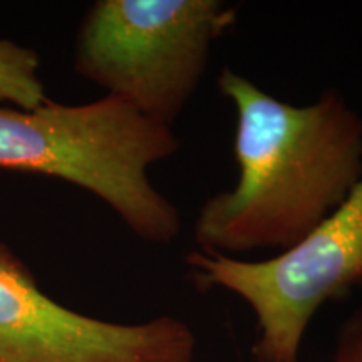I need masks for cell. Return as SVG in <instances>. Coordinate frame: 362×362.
Here are the masks:
<instances>
[{"mask_svg":"<svg viewBox=\"0 0 362 362\" xmlns=\"http://www.w3.org/2000/svg\"><path fill=\"white\" fill-rule=\"evenodd\" d=\"M193 362H194V361H193Z\"/></svg>","mask_w":362,"mask_h":362,"instance_id":"obj_8","label":"cell"},{"mask_svg":"<svg viewBox=\"0 0 362 362\" xmlns=\"http://www.w3.org/2000/svg\"><path fill=\"white\" fill-rule=\"evenodd\" d=\"M197 336L175 315L116 324L45 296L0 243V362H193Z\"/></svg>","mask_w":362,"mask_h":362,"instance_id":"obj_5","label":"cell"},{"mask_svg":"<svg viewBox=\"0 0 362 362\" xmlns=\"http://www.w3.org/2000/svg\"><path fill=\"white\" fill-rule=\"evenodd\" d=\"M334 362H362V307L339 329Z\"/></svg>","mask_w":362,"mask_h":362,"instance_id":"obj_7","label":"cell"},{"mask_svg":"<svg viewBox=\"0 0 362 362\" xmlns=\"http://www.w3.org/2000/svg\"><path fill=\"white\" fill-rule=\"evenodd\" d=\"M200 291L220 287L245 300L257 317L255 362H300L312 317L362 284V178L309 235L267 260L248 262L202 250L185 257Z\"/></svg>","mask_w":362,"mask_h":362,"instance_id":"obj_4","label":"cell"},{"mask_svg":"<svg viewBox=\"0 0 362 362\" xmlns=\"http://www.w3.org/2000/svg\"><path fill=\"white\" fill-rule=\"evenodd\" d=\"M39 69L37 52L0 39V103H12L17 110H35L51 101Z\"/></svg>","mask_w":362,"mask_h":362,"instance_id":"obj_6","label":"cell"},{"mask_svg":"<svg viewBox=\"0 0 362 362\" xmlns=\"http://www.w3.org/2000/svg\"><path fill=\"white\" fill-rule=\"evenodd\" d=\"M216 86L237 112L238 180L202 205L193 225L197 250L226 257L288 250L361 181L362 117L337 89L293 106L232 67L221 69Z\"/></svg>","mask_w":362,"mask_h":362,"instance_id":"obj_1","label":"cell"},{"mask_svg":"<svg viewBox=\"0 0 362 362\" xmlns=\"http://www.w3.org/2000/svg\"><path fill=\"white\" fill-rule=\"evenodd\" d=\"M237 19L223 0H96L76 35L74 71L173 128Z\"/></svg>","mask_w":362,"mask_h":362,"instance_id":"obj_3","label":"cell"},{"mask_svg":"<svg viewBox=\"0 0 362 362\" xmlns=\"http://www.w3.org/2000/svg\"><path fill=\"white\" fill-rule=\"evenodd\" d=\"M181 143L171 126L115 96L78 106L0 107V170L59 178L106 203L136 237L166 245L180 238V208L148 176Z\"/></svg>","mask_w":362,"mask_h":362,"instance_id":"obj_2","label":"cell"}]
</instances>
